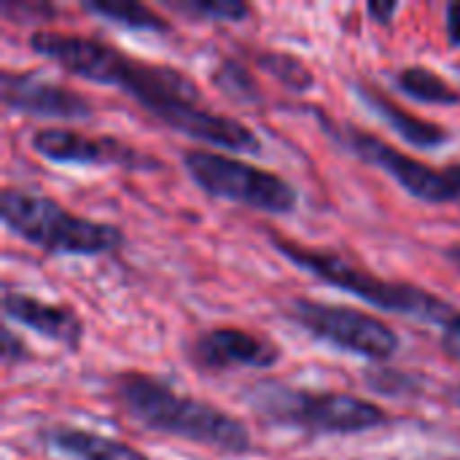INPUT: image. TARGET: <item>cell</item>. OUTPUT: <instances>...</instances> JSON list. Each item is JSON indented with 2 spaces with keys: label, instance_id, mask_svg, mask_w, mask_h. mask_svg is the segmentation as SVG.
Here are the masks:
<instances>
[{
  "label": "cell",
  "instance_id": "obj_1",
  "mask_svg": "<svg viewBox=\"0 0 460 460\" xmlns=\"http://www.w3.org/2000/svg\"><path fill=\"white\" fill-rule=\"evenodd\" d=\"M27 49L57 62L65 73L81 81L124 92L159 124L197 143L237 154H259L264 148L253 127L234 116L210 111L197 81L178 67L132 57L94 35L46 27L27 35Z\"/></svg>",
  "mask_w": 460,
  "mask_h": 460
},
{
  "label": "cell",
  "instance_id": "obj_2",
  "mask_svg": "<svg viewBox=\"0 0 460 460\" xmlns=\"http://www.w3.org/2000/svg\"><path fill=\"white\" fill-rule=\"evenodd\" d=\"M111 396L143 431L183 439L218 456L253 453V437L240 418L205 399L181 394L154 375L119 372L111 377Z\"/></svg>",
  "mask_w": 460,
  "mask_h": 460
},
{
  "label": "cell",
  "instance_id": "obj_3",
  "mask_svg": "<svg viewBox=\"0 0 460 460\" xmlns=\"http://www.w3.org/2000/svg\"><path fill=\"white\" fill-rule=\"evenodd\" d=\"M267 240L296 270H302V272L318 278L321 283H326L342 294H350L383 313L415 318L423 323H439V326H445L458 313L439 294H434L423 286H415V283L385 280V278L375 275L372 270L345 259L342 253H334L326 248H310V245H302L278 232H270Z\"/></svg>",
  "mask_w": 460,
  "mask_h": 460
},
{
  "label": "cell",
  "instance_id": "obj_4",
  "mask_svg": "<svg viewBox=\"0 0 460 460\" xmlns=\"http://www.w3.org/2000/svg\"><path fill=\"white\" fill-rule=\"evenodd\" d=\"M245 402L267 426L294 429L313 437H358L391 423L388 410L364 396L345 391H310L278 380L248 385Z\"/></svg>",
  "mask_w": 460,
  "mask_h": 460
},
{
  "label": "cell",
  "instance_id": "obj_5",
  "mask_svg": "<svg viewBox=\"0 0 460 460\" xmlns=\"http://www.w3.org/2000/svg\"><path fill=\"white\" fill-rule=\"evenodd\" d=\"M0 221L8 232L46 256L94 259L116 253L127 243L121 226L84 218L54 197L19 186H5L0 191Z\"/></svg>",
  "mask_w": 460,
  "mask_h": 460
},
{
  "label": "cell",
  "instance_id": "obj_6",
  "mask_svg": "<svg viewBox=\"0 0 460 460\" xmlns=\"http://www.w3.org/2000/svg\"><path fill=\"white\" fill-rule=\"evenodd\" d=\"M181 164L189 181L213 199H226L256 213L291 216L299 208V189L275 170L210 148H186Z\"/></svg>",
  "mask_w": 460,
  "mask_h": 460
},
{
  "label": "cell",
  "instance_id": "obj_7",
  "mask_svg": "<svg viewBox=\"0 0 460 460\" xmlns=\"http://www.w3.org/2000/svg\"><path fill=\"white\" fill-rule=\"evenodd\" d=\"M313 116L318 119L321 129L340 148H345L358 162L383 170L412 199H420L426 205H450V202L460 199L458 186L453 183L447 167H431L423 159H418L407 151H399L380 135L361 129L353 121H337L315 105H313Z\"/></svg>",
  "mask_w": 460,
  "mask_h": 460
},
{
  "label": "cell",
  "instance_id": "obj_8",
  "mask_svg": "<svg viewBox=\"0 0 460 460\" xmlns=\"http://www.w3.org/2000/svg\"><path fill=\"white\" fill-rule=\"evenodd\" d=\"M283 313L313 340L375 364H385L402 350V337L391 323L350 305L294 296L286 302Z\"/></svg>",
  "mask_w": 460,
  "mask_h": 460
},
{
  "label": "cell",
  "instance_id": "obj_9",
  "mask_svg": "<svg viewBox=\"0 0 460 460\" xmlns=\"http://www.w3.org/2000/svg\"><path fill=\"white\" fill-rule=\"evenodd\" d=\"M30 148L51 164L78 167H119V170H159L162 162L146 151L121 143L111 135H84L65 127H40L30 135Z\"/></svg>",
  "mask_w": 460,
  "mask_h": 460
},
{
  "label": "cell",
  "instance_id": "obj_10",
  "mask_svg": "<svg viewBox=\"0 0 460 460\" xmlns=\"http://www.w3.org/2000/svg\"><path fill=\"white\" fill-rule=\"evenodd\" d=\"M183 356L202 375H226L237 369H272L283 350L264 334L240 326H210L183 345Z\"/></svg>",
  "mask_w": 460,
  "mask_h": 460
},
{
  "label": "cell",
  "instance_id": "obj_11",
  "mask_svg": "<svg viewBox=\"0 0 460 460\" xmlns=\"http://www.w3.org/2000/svg\"><path fill=\"white\" fill-rule=\"evenodd\" d=\"M0 100L8 113H24V116L57 119V121L94 119V102L84 92L43 78L38 73L5 67L0 73Z\"/></svg>",
  "mask_w": 460,
  "mask_h": 460
},
{
  "label": "cell",
  "instance_id": "obj_12",
  "mask_svg": "<svg viewBox=\"0 0 460 460\" xmlns=\"http://www.w3.org/2000/svg\"><path fill=\"white\" fill-rule=\"evenodd\" d=\"M0 310L8 323H19L35 332L43 340L65 348L67 353H78L84 345L86 326H84V318L70 305L46 302L35 294L5 288L0 299Z\"/></svg>",
  "mask_w": 460,
  "mask_h": 460
},
{
  "label": "cell",
  "instance_id": "obj_13",
  "mask_svg": "<svg viewBox=\"0 0 460 460\" xmlns=\"http://www.w3.org/2000/svg\"><path fill=\"white\" fill-rule=\"evenodd\" d=\"M350 89L361 100V105L369 108L407 146L420 148V151H437V148H442V146H447L453 140V135H450L447 127H442L437 121H429V119H423V116L407 111V108H402L385 92H380L375 84H369V81H353Z\"/></svg>",
  "mask_w": 460,
  "mask_h": 460
},
{
  "label": "cell",
  "instance_id": "obj_14",
  "mask_svg": "<svg viewBox=\"0 0 460 460\" xmlns=\"http://www.w3.org/2000/svg\"><path fill=\"white\" fill-rule=\"evenodd\" d=\"M40 439L59 456L70 460H148L143 450L116 437H105L78 426H51L40 431Z\"/></svg>",
  "mask_w": 460,
  "mask_h": 460
},
{
  "label": "cell",
  "instance_id": "obj_15",
  "mask_svg": "<svg viewBox=\"0 0 460 460\" xmlns=\"http://www.w3.org/2000/svg\"><path fill=\"white\" fill-rule=\"evenodd\" d=\"M391 84L399 94L420 105H460L458 89L426 65H402L391 73Z\"/></svg>",
  "mask_w": 460,
  "mask_h": 460
},
{
  "label": "cell",
  "instance_id": "obj_16",
  "mask_svg": "<svg viewBox=\"0 0 460 460\" xmlns=\"http://www.w3.org/2000/svg\"><path fill=\"white\" fill-rule=\"evenodd\" d=\"M81 8L92 16H100V19L127 27V30L159 32V35L172 32V22L140 0H84Z\"/></svg>",
  "mask_w": 460,
  "mask_h": 460
},
{
  "label": "cell",
  "instance_id": "obj_17",
  "mask_svg": "<svg viewBox=\"0 0 460 460\" xmlns=\"http://www.w3.org/2000/svg\"><path fill=\"white\" fill-rule=\"evenodd\" d=\"M213 86L237 105H259L264 102V92L251 70V65H245L237 57H221L216 70L210 73Z\"/></svg>",
  "mask_w": 460,
  "mask_h": 460
},
{
  "label": "cell",
  "instance_id": "obj_18",
  "mask_svg": "<svg viewBox=\"0 0 460 460\" xmlns=\"http://www.w3.org/2000/svg\"><path fill=\"white\" fill-rule=\"evenodd\" d=\"M253 65L264 70L270 78H275L280 86H286L288 92L305 94L315 86V73L296 54H288L280 49H259L253 51Z\"/></svg>",
  "mask_w": 460,
  "mask_h": 460
},
{
  "label": "cell",
  "instance_id": "obj_19",
  "mask_svg": "<svg viewBox=\"0 0 460 460\" xmlns=\"http://www.w3.org/2000/svg\"><path fill=\"white\" fill-rule=\"evenodd\" d=\"M167 8L205 22H245L253 13V5L245 0H167Z\"/></svg>",
  "mask_w": 460,
  "mask_h": 460
},
{
  "label": "cell",
  "instance_id": "obj_20",
  "mask_svg": "<svg viewBox=\"0 0 460 460\" xmlns=\"http://www.w3.org/2000/svg\"><path fill=\"white\" fill-rule=\"evenodd\" d=\"M30 358H32V353H30L27 342L13 332L11 323H5V326H3V350H0L3 367H5V369H13V367L27 364Z\"/></svg>",
  "mask_w": 460,
  "mask_h": 460
},
{
  "label": "cell",
  "instance_id": "obj_21",
  "mask_svg": "<svg viewBox=\"0 0 460 460\" xmlns=\"http://www.w3.org/2000/svg\"><path fill=\"white\" fill-rule=\"evenodd\" d=\"M3 13H5L8 19H16V13H19V16H24V13H35L38 19H49V16H54V13H57V8H54L51 3L5 0V3H3Z\"/></svg>",
  "mask_w": 460,
  "mask_h": 460
},
{
  "label": "cell",
  "instance_id": "obj_22",
  "mask_svg": "<svg viewBox=\"0 0 460 460\" xmlns=\"http://www.w3.org/2000/svg\"><path fill=\"white\" fill-rule=\"evenodd\" d=\"M442 350L460 364V310L442 326Z\"/></svg>",
  "mask_w": 460,
  "mask_h": 460
},
{
  "label": "cell",
  "instance_id": "obj_23",
  "mask_svg": "<svg viewBox=\"0 0 460 460\" xmlns=\"http://www.w3.org/2000/svg\"><path fill=\"white\" fill-rule=\"evenodd\" d=\"M399 11H402V3H396V0H369L367 3V16L380 27L391 24Z\"/></svg>",
  "mask_w": 460,
  "mask_h": 460
},
{
  "label": "cell",
  "instance_id": "obj_24",
  "mask_svg": "<svg viewBox=\"0 0 460 460\" xmlns=\"http://www.w3.org/2000/svg\"><path fill=\"white\" fill-rule=\"evenodd\" d=\"M445 35L450 49H460V0H450L445 5Z\"/></svg>",
  "mask_w": 460,
  "mask_h": 460
},
{
  "label": "cell",
  "instance_id": "obj_25",
  "mask_svg": "<svg viewBox=\"0 0 460 460\" xmlns=\"http://www.w3.org/2000/svg\"><path fill=\"white\" fill-rule=\"evenodd\" d=\"M445 259L456 267L460 272V243H453V245H447L445 248Z\"/></svg>",
  "mask_w": 460,
  "mask_h": 460
},
{
  "label": "cell",
  "instance_id": "obj_26",
  "mask_svg": "<svg viewBox=\"0 0 460 460\" xmlns=\"http://www.w3.org/2000/svg\"><path fill=\"white\" fill-rule=\"evenodd\" d=\"M447 172H450L453 183L458 186V191H460V162H456V164H447Z\"/></svg>",
  "mask_w": 460,
  "mask_h": 460
},
{
  "label": "cell",
  "instance_id": "obj_27",
  "mask_svg": "<svg viewBox=\"0 0 460 460\" xmlns=\"http://www.w3.org/2000/svg\"><path fill=\"white\" fill-rule=\"evenodd\" d=\"M450 402H453V404L460 410V385H456V388L450 391Z\"/></svg>",
  "mask_w": 460,
  "mask_h": 460
},
{
  "label": "cell",
  "instance_id": "obj_28",
  "mask_svg": "<svg viewBox=\"0 0 460 460\" xmlns=\"http://www.w3.org/2000/svg\"><path fill=\"white\" fill-rule=\"evenodd\" d=\"M429 460H460V458H429Z\"/></svg>",
  "mask_w": 460,
  "mask_h": 460
}]
</instances>
